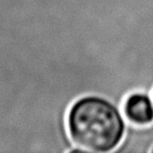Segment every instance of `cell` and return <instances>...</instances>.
<instances>
[{
  "label": "cell",
  "mask_w": 153,
  "mask_h": 153,
  "mask_svg": "<svg viewBox=\"0 0 153 153\" xmlns=\"http://www.w3.org/2000/svg\"><path fill=\"white\" fill-rule=\"evenodd\" d=\"M122 110L109 98L85 94L75 99L66 117L67 131L76 152H112L122 143L127 123Z\"/></svg>",
  "instance_id": "obj_1"
},
{
  "label": "cell",
  "mask_w": 153,
  "mask_h": 153,
  "mask_svg": "<svg viewBox=\"0 0 153 153\" xmlns=\"http://www.w3.org/2000/svg\"><path fill=\"white\" fill-rule=\"evenodd\" d=\"M122 114L129 124L145 127L153 123V98L145 91L128 93L122 104Z\"/></svg>",
  "instance_id": "obj_2"
},
{
  "label": "cell",
  "mask_w": 153,
  "mask_h": 153,
  "mask_svg": "<svg viewBox=\"0 0 153 153\" xmlns=\"http://www.w3.org/2000/svg\"><path fill=\"white\" fill-rule=\"evenodd\" d=\"M151 152H152V153H153V146H152V148H151Z\"/></svg>",
  "instance_id": "obj_3"
},
{
  "label": "cell",
  "mask_w": 153,
  "mask_h": 153,
  "mask_svg": "<svg viewBox=\"0 0 153 153\" xmlns=\"http://www.w3.org/2000/svg\"><path fill=\"white\" fill-rule=\"evenodd\" d=\"M152 98H153V92H152Z\"/></svg>",
  "instance_id": "obj_4"
}]
</instances>
